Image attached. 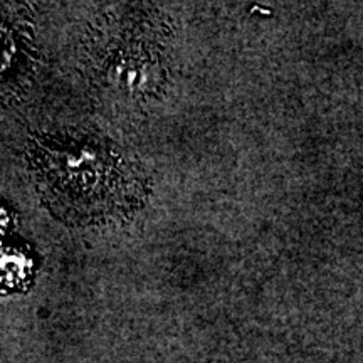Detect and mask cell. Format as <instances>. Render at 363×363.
<instances>
[{"mask_svg":"<svg viewBox=\"0 0 363 363\" xmlns=\"http://www.w3.org/2000/svg\"><path fill=\"white\" fill-rule=\"evenodd\" d=\"M27 158L45 206L69 224L126 222L147 201L143 170L101 138L35 136Z\"/></svg>","mask_w":363,"mask_h":363,"instance_id":"cell-1","label":"cell"},{"mask_svg":"<svg viewBox=\"0 0 363 363\" xmlns=\"http://www.w3.org/2000/svg\"><path fill=\"white\" fill-rule=\"evenodd\" d=\"M169 26L157 12L130 9L103 16L89 48L98 84L133 103L157 98L169 74Z\"/></svg>","mask_w":363,"mask_h":363,"instance_id":"cell-2","label":"cell"},{"mask_svg":"<svg viewBox=\"0 0 363 363\" xmlns=\"http://www.w3.org/2000/svg\"><path fill=\"white\" fill-rule=\"evenodd\" d=\"M33 271V262L24 252L16 249L0 251V286L16 288L29 278Z\"/></svg>","mask_w":363,"mask_h":363,"instance_id":"cell-3","label":"cell"},{"mask_svg":"<svg viewBox=\"0 0 363 363\" xmlns=\"http://www.w3.org/2000/svg\"><path fill=\"white\" fill-rule=\"evenodd\" d=\"M16 56V40L11 30L0 26V71H6Z\"/></svg>","mask_w":363,"mask_h":363,"instance_id":"cell-4","label":"cell"},{"mask_svg":"<svg viewBox=\"0 0 363 363\" xmlns=\"http://www.w3.org/2000/svg\"><path fill=\"white\" fill-rule=\"evenodd\" d=\"M7 220H9V217L6 214V211H4V208L0 207V229H4V227L7 225Z\"/></svg>","mask_w":363,"mask_h":363,"instance_id":"cell-5","label":"cell"}]
</instances>
